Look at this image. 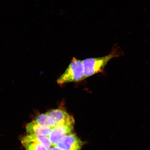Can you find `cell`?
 I'll return each mask as SVG.
<instances>
[{"instance_id":"10","label":"cell","mask_w":150,"mask_h":150,"mask_svg":"<svg viewBox=\"0 0 150 150\" xmlns=\"http://www.w3.org/2000/svg\"><path fill=\"white\" fill-rule=\"evenodd\" d=\"M50 150H63L62 149H59V148L57 147H56V146H52L51 148V149Z\"/></svg>"},{"instance_id":"2","label":"cell","mask_w":150,"mask_h":150,"mask_svg":"<svg viewBox=\"0 0 150 150\" xmlns=\"http://www.w3.org/2000/svg\"><path fill=\"white\" fill-rule=\"evenodd\" d=\"M84 79V67L82 61L72 58L66 70L57 80L59 84L78 82Z\"/></svg>"},{"instance_id":"6","label":"cell","mask_w":150,"mask_h":150,"mask_svg":"<svg viewBox=\"0 0 150 150\" xmlns=\"http://www.w3.org/2000/svg\"><path fill=\"white\" fill-rule=\"evenodd\" d=\"M21 140L36 142L47 148L52 147L49 137L46 136L37 134H27V136L22 138Z\"/></svg>"},{"instance_id":"4","label":"cell","mask_w":150,"mask_h":150,"mask_svg":"<svg viewBox=\"0 0 150 150\" xmlns=\"http://www.w3.org/2000/svg\"><path fill=\"white\" fill-rule=\"evenodd\" d=\"M83 144L76 134L72 133L61 138L55 146L63 150H81Z\"/></svg>"},{"instance_id":"9","label":"cell","mask_w":150,"mask_h":150,"mask_svg":"<svg viewBox=\"0 0 150 150\" xmlns=\"http://www.w3.org/2000/svg\"><path fill=\"white\" fill-rule=\"evenodd\" d=\"M21 142L26 150H50L52 147L47 148L40 144L31 141L21 140Z\"/></svg>"},{"instance_id":"8","label":"cell","mask_w":150,"mask_h":150,"mask_svg":"<svg viewBox=\"0 0 150 150\" xmlns=\"http://www.w3.org/2000/svg\"><path fill=\"white\" fill-rule=\"evenodd\" d=\"M35 121L42 126L52 129L56 125L55 121L52 118L46 113L38 116Z\"/></svg>"},{"instance_id":"3","label":"cell","mask_w":150,"mask_h":150,"mask_svg":"<svg viewBox=\"0 0 150 150\" xmlns=\"http://www.w3.org/2000/svg\"><path fill=\"white\" fill-rule=\"evenodd\" d=\"M75 121L70 115L61 123L55 125L52 129L49 138L52 146H55L59 141L63 137L73 133Z\"/></svg>"},{"instance_id":"1","label":"cell","mask_w":150,"mask_h":150,"mask_svg":"<svg viewBox=\"0 0 150 150\" xmlns=\"http://www.w3.org/2000/svg\"><path fill=\"white\" fill-rule=\"evenodd\" d=\"M119 47H114L108 55L102 57L90 58L82 61L84 70V78L89 77L98 73H103L105 67L114 58L122 55Z\"/></svg>"},{"instance_id":"7","label":"cell","mask_w":150,"mask_h":150,"mask_svg":"<svg viewBox=\"0 0 150 150\" xmlns=\"http://www.w3.org/2000/svg\"><path fill=\"white\" fill-rule=\"evenodd\" d=\"M46 113L52 118L55 121L56 125L61 123L70 115L62 108L52 110Z\"/></svg>"},{"instance_id":"5","label":"cell","mask_w":150,"mask_h":150,"mask_svg":"<svg viewBox=\"0 0 150 150\" xmlns=\"http://www.w3.org/2000/svg\"><path fill=\"white\" fill-rule=\"evenodd\" d=\"M27 134L40 135L49 137L52 129L41 125L35 121L28 123L26 127Z\"/></svg>"}]
</instances>
